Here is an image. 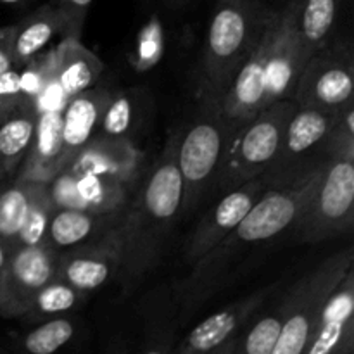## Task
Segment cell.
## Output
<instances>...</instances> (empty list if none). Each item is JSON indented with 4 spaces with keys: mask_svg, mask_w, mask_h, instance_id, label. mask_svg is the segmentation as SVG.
<instances>
[{
    "mask_svg": "<svg viewBox=\"0 0 354 354\" xmlns=\"http://www.w3.org/2000/svg\"><path fill=\"white\" fill-rule=\"evenodd\" d=\"M318 169L304 182L280 189H266L252 204L241 223L203 259L192 266V273L176 287L178 318L185 324L218 289L230 268L252 244L272 241L294 228L310 201Z\"/></svg>",
    "mask_w": 354,
    "mask_h": 354,
    "instance_id": "6da1fadb",
    "label": "cell"
},
{
    "mask_svg": "<svg viewBox=\"0 0 354 354\" xmlns=\"http://www.w3.org/2000/svg\"><path fill=\"white\" fill-rule=\"evenodd\" d=\"M176 144L178 137L169 138L161 161L113 228L120 252L118 277L127 290L158 265L166 237L182 211L183 183L176 165Z\"/></svg>",
    "mask_w": 354,
    "mask_h": 354,
    "instance_id": "7a4b0ae2",
    "label": "cell"
},
{
    "mask_svg": "<svg viewBox=\"0 0 354 354\" xmlns=\"http://www.w3.org/2000/svg\"><path fill=\"white\" fill-rule=\"evenodd\" d=\"M275 9L261 0H216L197 80L203 107L220 111L235 75L258 45Z\"/></svg>",
    "mask_w": 354,
    "mask_h": 354,
    "instance_id": "3957f363",
    "label": "cell"
},
{
    "mask_svg": "<svg viewBox=\"0 0 354 354\" xmlns=\"http://www.w3.org/2000/svg\"><path fill=\"white\" fill-rule=\"evenodd\" d=\"M296 107L292 100H277L235 128L225 145L214 180L218 189L234 190L270 168L282 147Z\"/></svg>",
    "mask_w": 354,
    "mask_h": 354,
    "instance_id": "277c9868",
    "label": "cell"
},
{
    "mask_svg": "<svg viewBox=\"0 0 354 354\" xmlns=\"http://www.w3.org/2000/svg\"><path fill=\"white\" fill-rule=\"evenodd\" d=\"M353 263V249H342L324 259L287 290L282 299L286 318L272 354H304L327 299L351 272Z\"/></svg>",
    "mask_w": 354,
    "mask_h": 354,
    "instance_id": "5b68a950",
    "label": "cell"
},
{
    "mask_svg": "<svg viewBox=\"0 0 354 354\" xmlns=\"http://www.w3.org/2000/svg\"><path fill=\"white\" fill-rule=\"evenodd\" d=\"M339 113L341 109L296 107L275 161L261 175L268 189L304 182L328 161L327 138Z\"/></svg>",
    "mask_w": 354,
    "mask_h": 354,
    "instance_id": "8992f818",
    "label": "cell"
},
{
    "mask_svg": "<svg viewBox=\"0 0 354 354\" xmlns=\"http://www.w3.org/2000/svg\"><path fill=\"white\" fill-rule=\"evenodd\" d=\"M354 220V159H328L318 169L310 201L294 228L303 242L348 234Z\"/></svg>",
    "mask_w": 354,
    "mask_h": 354,
    "instance_id": "52a82bcc",
    "label": "cell"
},
{
    "mask_svg": "<svg viewBox=\"0 0 354 354\" xmlns=\"http://www.w3.org/2000/svg\"><path fill=\"white\" fill-rule=\"evenodd\" d=\"M235 128L237 124L225 120L220 111L204 107L203 116L190 124L183 137H178L176 165L183 183L182 211L197 207L201 197L216 180L225 145Z\"/></svg>",
    "mask_w": 354,
    "mask_h": 354,
    "instance_id": "ba28073f",
    "label": "cell"
},
{
    "mask_svg": "<svg viewBox=\"0 0 354 354\" xmlns=\"http://www.w3.org/2000/svg\"><path fill=\"white\" fill-rule=\"evenodd\" d=\"M354 64L349 44L328 41L304 64L292 102L301 107L339 111L354 104Z\"/></svg>",
    "mask_w": 354,
    "mask_h": 354,
    "instance_id": "9c48e42d",
    "label": "cell"
},
{
    "mask_svg": "<svg viewBox=\"0 0 354 354\" xmlns=\"http://www.w3.org/2000/svg\"><path fill=\"white\" fill-rule=\"evenodd\" d=\"M57 251L48 245H17L0 277V317L21 320L35 294L55 279Z\"/></svg>",
    "mask_w": 354,
    "mask_h": 354,
    "instance_id": "30bf717a",
    "label": "cell"
},
{
    "mask_svg": "<svg viewBox=\"0 0 354 354\" xmlns=\"http://www.w3.org/2000/svg\"><path fill=\"white\" fill-rule=\"evenodd\" d=\"M268 189L263 176L242 183L228 190L206 214L199 220L185 249V263L194 266L213 248H216L248 214L252 204Z\"/></svg>",
    "mask_w": 354,
    "mask_h": 354,
    "instance_id": "8fae6325",
    "label": "cell"
},
{
    "mask_svg": "<svg viewBox=\"0 0 354 354\" xmlns=\"http://www.w3.org/2000/svg\"><path fill=\"white\" fill-rule=\"evenodd\" d=\"M273 290L275 286L266 287L204 318L176 344L175 354H211L216 351L244 328V325L261 310Z\"/></svg>",
    "mask_w": 354,
    "mask_h": 354,
    "instance_id": "7c38bea8",
    "label": "cell"
},
{
    "mask_svg": "<svg viewBox=\"0 0 354 354\" xmlns=\"http://www.w3.org/2000/svg\"><path fill=\"white\" fill-rule=\"evenodd\" d=\"M304 354H354V272L327 299Z\"/></svg>",
    "mask_w": 354,
    "mask_h": 354,
    "instance_id": "4fadbf2b",
    "label": "cell"
},
{
    "mask_svg": "<svg viewBox=\"0 0 354 354\" xmlns=\"http://www.w3.org/2000/svg\"><path fill=\"white\" fill-rule=\"evenodd\" d=\"M142 165V154L128 137L95 135L64 169L75 175H99L131 185Z\"/></svg>",
    "mask_w": 354,
    "mask_h": 354,
    "instance_id": "5bb4252c",
    "label": "cell"
},
{
    "mask_svg": "<svg viewBox=\"0 0 354 354\" xmlns=\"http://www.w3.org/2000/svg\"><path fill=\"white\" fill-rule=\"evenodd\" d=\"M120 252L113 230L107 232L102 242L73 249L57 258L55 279L69 283L80 292H92L118 275Z\"/></svg>",
    "mask_w": 354,
    "mask_h": 354,
    "instance_id": "9a60e30c",
    "label": "cell"
},
{
    "mask_svg": "<svg viewBox=\"0 0 354 354\" xmlns=\"http://www.w3.org/2000/svg\"><path fill=\"white\" fill-rule=\"evenodd\" d=\"M61 131L62 107L38 109L33 142L21 162L17 180L48 183L66 168Z\"/></svg>",
    "mask_w": 354,
    "mask_h": 354,
    "instance_id": "2e32d148",
    "label": "cell"
},
{
    "mask_svg": "<svg viewBox=\"0 0 354 354\" xmlns=\"http://www.w3.org/2000/svg\"><path fill=\"white\" fill-rule=\"evenodd\" d=\"M113 93L100 86H92L69 97L62 106V149L66 166L92 140L99 130L100 118Z\"/></svg>",
    "mask_w": 354,
    "mask_h": 354,
    "instance_id": "e0dca14e",
    "label": "cell"
},
{
    "mask_svg": "<svg viewBox=\"0 0 354 354\" xmlns=\"http://www.w3.org/2000/svg\"><path fill=\"white\" fill-rule=\"evenodd\" d=\"M54 80L62 99L82 93L99 83L104 73V62L80 38L62 37L54 48Z\"/></svg>",
    "mask_w": 354,
    "mask_h": 354,
    "instance_id": "ac0fdd59",
    "label": "cell"
},
{
    "mask_svg": "<svg viewBox=\"0 0 354 354\" xmlns=\"http://www.w3.org/2000/svg\"><path fill=\"white\" fill-rule=\"evenodd\" d=\"M64 21L57 6L47 2L14 24V66L24 68L40 55L57 35H62Z\"/></svg>",
    "mask_w": 354,
    "mask_h": 354,
    "instance_id": "d6986e66",
    "label": "cell"
},
{
    "mask_svg": "<svg viewBox=\"0 0 354 354\" xmlns=\"http://www.w3.org/2000/svg\"><path fill=\"white\" fill-rule=\"evenodd\" d=\"M120 218L121 214H97L73 207H61L52 214L44 244L54 251L85 244L99 232L113 230Z\"/></svg>",
    "mask_w": 354,
    "mask_h": 354,
    "instance_id": "ffe728a7",
    "label": "cell"
},
{
    "mask_svg": "<svg viewBox=\"0 0 354 354\" xmlns=\"http://www.w3.org/2000/svg\"><path fill=\"white\" fill-rule=\"evenodd\" d=\"M37 118L38 107L31 100H24L0 118V178L19 169L33 142Z\"/></svg>",
    "mask_w": 354,
    "mask_h": 354,
    "instance_id": "44dd1931",
    "label": "cell"
},
{
    "mask_svg": "<svg viewBox=\"0 0 354 354\" xmlns=\"http://www.w3.org/2000/svg\"><path fill=\"white\" fill-rule=\"evenodd\" d=\"M78 337V322L69 315L33 324L14 339V354H62Z\"/></svg>",
    "mask_w": 354,
    "mask_h": 354,
    "instance_id": "7402d4cb",
    "label": "cell"
},
{
    "mask_svg": "<svg viewBox=\"0 0 354 354\" xmlns=\"http://www.w3.org/2000/svg\"><path fill=\"white\" fill-rule=\"evenodd\" d=\"M71 175L75 178L78 209L97 214H121L127 209L130 185L99 175Z\"/></svg>",
    "mask_w": 354,
    "mask_h": 354,
    "instance_id": "603a6c76",
    "label": "cell"
},
{
    "mask_svg": "<svg viewBox=\"0 0 354 354\" xmlns=\"http://www.w3.org/2000/svg\"><path fill=\"white\" fill-rule=\"evenodd\" d=\"M342 0H301L299 33L308 59L332 40Z\"/></svg>",
    "mask_w": 354,
    "mask_h": 354,
    "instance_id": "cb8c5ba5",
    "label": "cell"
},
{
    "mask_svg": "<svg viewBox=\"0 0 354 354\" xmlns=\"http://www.w3.org/2000/svg\"><path fill=\"white\" fill-rule=\"evenodd\" d=\"M83 299H85V292H80L69 283L54 279L35 294L21 320L33 325L48 318L69 315L83 303Z\"/></svg>",
    "mask_w": 354,
    "mask_h": 354,
    "instance_id": "d4e9b609",
    "label": "cell"
},
{
    "mask_svg": "<svg viewBox=\"0 0 354 354\" xmlns=\"http://www.w3.org/2000/svg\"><path fill=\"white\" fill-rule=\"evenodd\" d=\"M254 317L239 332L234 354H272L275 349L286 318L283 303L280 301L259 318Z\"/></svg>",
    "mask_w": 354,
    "mask_h": 354,
    "instance_id": "484cf974",
    "label": "cell"
},
{
    "mask_svg": "<svg viewBox=\"0 0 354 354\" xmlns=\"http://www.w3.org/2000/svg\"><path fill=\"white\" fill-rule=\"evenodd\" d=\"M31 182L16 180L12 185L0 189V241L9 249L14 248L17 234L26 220L30 207Z\"/></svg>",
    "mask_w": 354,
    "mask_h": 354,
    "instance_id": "4316f807",
    "label": "cell"
},
{
    "mask_svg": "<svg viewBox=\"0 0 354 354\" xmlns=\"http://www.w3.org/2000/svg\"><path fill=\"white\" fill-rule=\"evenodd\" d=\"M54 211L55 206L50 197L48 183L31 182L30 207H28L26 220H24L16 242H14V248H17V245L44 244L45 234H47L48 223H50Z\"/></svg>",
    "mask_w": 354,
    "mask_h": 354,
    "instance_id": "83f0119b",
    "label": "cell"
},
{
    "mask_svg": "<svg viewBox=\"0 0 354 354\" xmlns=\"http://www.w3.org/2000/svg\"><path fill=\"white\" fill-rule=\"evenodd\" d=\"M135 113H137V102H135L133 93H113L100 118L97 135L109 138H130V131L135 123Z\"/></svg>",
    "mask_w": 354,
    "mask_h": 354,
    "instance_id": "f1b7e54d",
    "label": "cell"
},
{
    "mask_svg": "<svg viewBox=\"0 0 354 354\" xmlns=\"http://www.w3.org/2000/svg\"><path fill=\"white\" fill-rule=\"evenodd\" d=\"M165 47V35H162V24L158 16H152L145 23L137 38V47H135L131 64L138 71H147L152 66L158 64L162 55Z\"/></svg>",
    "mask_w": 354,
    "mask_h": 354,
    "instance_id": "f546056e",
    "label": "cell"
},
{
    "mask_svg": "<svg viewBox=\"0 0 354 354\" xmlns=\"http://www.w3.org/2000/svg\"><path fill=\"white\" fill-rule=\"evenodd\" d=\"M93 0H62L59 10H61L64 28H62L61 37L82 38L83 24H85L86 12Z\"/></svg>",
    "mask_w": 354,
    "mask_h": 354,
    "instance_id": "4dcf8cb0",
    "label": "cell"
},
{
    "mask_svg": "<svg viewBox=\"0 0 354 354\" xmlns=\"http://www.w3.org/2000/svg\"><path fill=\"white\" fill-rule=\"evenodd\" d=\"M28 100L24 97L23 88H21V76L16 69L0 75V118L6 116L7 113L19 106L21 102Z\"/></svg>",
    "mask_w": 354,
    "mask_h": 354,
    "instance_id": "1f68e13d",
    "label": "cell"
},
{
    "mask_svg": "<svg viewBox=\"0 0 354 354\" xmlns=\"http://www.w3.org/2000/svg\"><path fill=\"white\" fill-rule=\"evenodd\" d=\"M14 41V24L0 28V75L9 69H16L12 55Z\"/></svg>",
    "mask_w": 354,
    "mask_h": 354,
    "instance_id": "d6a6232c",
    "label": "cell"
},
{
    "mask_svg": "<svg viewBox=\"0 0 354 354\" xmlns=\"http://www.w3.org/2000/svg\"><path fill=\"white\" fill-rule=\"evenodd\" d=\"M237 335H235V337L232 339V341H228L227 344H223V346H221V348H218L216 351H213L211 354H234L235 344H237Z\"/></svg>",
    "mask_w": 354,
    "mask_h": 354,
    "instance_id": "836d02e7",
    "label": "cell"
},
{
    "mask_svg": "<svg viewBox=\"0 0 354 354\" xmlns=\"http://www.w3.org/2000/svg\"><path fill=\"white\" fill-rule=\"evenodd\" d=\"M9 252H10V249L7 248L2 241H0V277H2L3 268H6L7 259H9Z\"/></svg>",
    "mask_w": 354,
    "mask_h": 354,
    "instance_id": "e575fe53",
    "label": "cell"
},
{
    "mask_svg": "<svg viewBox=\"0 0 354 354\" xmlns=\"http://www.w3.org/2000/svg\"><path fill=\"white\" fill-rule=\"evenodd\" d=\"M35 0H0V3H6V6H30V3H33Z\"/></svg>",
    "mask_w": 354,
    "mask_h": 354,
    "instance_id": "d590c367",
    "label": "cell"
},
{
    "mask_svg": "<svg viewBox=\"0 0 354 354\" xmlns=\"http://www.w3.org/2000/svg\"><path fill=\"white\" fill-rule=\"evenodd\" d=\"M261 2H265V3H280V6H283V3L289 2V0H261Z\"/></svg>",
    "mask_w": 354,
    "mask_h": 354,
    "instance_id": "8d00e7d4",
    "label": "cell"
},
{
    "mask_svg": "<svg viewBox=\"0 0 354 354\" xmlns=\"http://www.w3.org/2000/svg\"><path fill=\"white\" fill-rule=\"evenodd\" d=\"M0 354H14V351H12V349H6V348H2V346H0Z\"/></svg>",
    "mask_w": 354,
    "mask_h": 354,
    "instance_id": "74e56055",
    "label": "cell"
},
{
    "mask_svg": "<svg viewBox=\"0 0 354 354\" xmlns=\"http://www.w3.org/2000/svg\"><path fill=\"white\" fill-rule=\"evenodd\" d=\"M48 2H50V3H54V6H61V2H62V0H48Z\"/></svg>",
    "mask_w": 354,
    "mask_h": 354,
    "instance_id": "f35d334b",
    "label": "cell"
}]
</instances>
